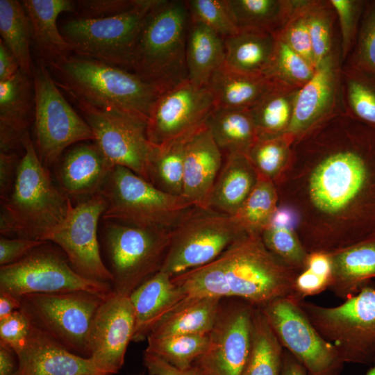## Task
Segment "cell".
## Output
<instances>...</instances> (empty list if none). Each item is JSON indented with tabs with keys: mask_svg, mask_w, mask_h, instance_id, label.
I'll list each match as a JSON object with an SVG mask.
<instances>
[{
	"mask_svg": "<svg viewBox=\"0 0 375 375\" xmlns=\"http://www.w3.org/2000/svg\"><path fill=\"white\" fill-rule=\"evenodd\" d=\"M299 274L266 247L260 234L247 233L212 262L172 278L186 299L231 297L261 307L295 294Z\"/></svg>",
	"mask_w": 375,
	"mask_h": 375,
	"instance_id": "6da1fadb",
	"label": "cell"
},
{
	"mask_svg": "<svg viewBox=\"0 0 375 375\" xmlns=\"http://www.w3.org/2000/svg\"><path fill=\"white\" fill-rule=\"evenodd\" d=\"M47 66L70 98L146 125L152 103L162 92L131 71L76 54Z\"/></svg>",
	"mask_w": 375,
	"mask_h": 375,
	"instance_id": "7a4b0ae2",
	"label": "cell"
},
{
	"mask_svg": "<svg viewBox=\"0 0 375 375\" xmlns=\"http://www.w3.org/2000/svg\"><path fill=\"white\" fill-rule=\"evenodd\" d=\"M22 143L24 153L13 188L1 201L0 233L44 241L66 217L71 200L41 162L28 132Z\"/></svg>",
	"mask_w": 375,
	"mask_h": 375,
	"instance_id": "3957f363",
	"label": "cell"
},
{
	"mask_svg": "<svg viewBox=\"0 0 375 375\" xmlns=\"http://www.w3.org/2000/svg\"><path fill=\"white\" fill-rule=\"evenodd\" d=\"M190 22L186 1L157 0L140 31L131 72L161 92L188 80L185 53Z\"/></svg>",
	"mask_w": 375,
	"mask_h": 375,
	"instance_id": "277c9868",
	"label": "cell"
},
{
	"mask_svg": "<svg viewBox=\"0 0 375 375\" xmlns=\"http://www.w3.org/2000/svg\"><path fill=\"white\" fill-rule=\"evenodd\" d=\"M99 193L107 202L102 220L172 230L194 208L182 196L162 192L122 166L113 167Z\"/></svg>",
	"mask_w": 375,
	"mask_h": 375,
	"instance_id": "5b68a950",
	"label": "cell"
},
{
	"mask_svg": "<svg viewBox=\"0 0 375 375\" xmlns=\"http://www.w3.org/2000/svg\"><path fill=\"white\" fill-rule=\"evenodd\" d=\"M302 312L344 363L375 360V288L367 285L336 306L299 300Z\"/></svg>",
	"mask_w": 375,
	"mask_h": 375,
	"instance_id": "8992f818",
	"label": "cell"
},
{
	"mask_svg": "<svg viewBox=\"0 0 375 375\" xmlns=\"http://www.w3.org/2000/svg\"><path fill=\"white\" fill-rule=\"evenodd\" d=\"M156 2L138 0L131 9L107 17H75L62 24L60 31L74 54L131 72L140 31Z\"/></svg>",
	"mask_w": 375,
	"mask_h": 375,
	"instance_id": "52a82bcc",
	"label": "cell"
},
{
	"mask_svg": "<svg viewBox=\"0 0 375 375\" xmlns=\"http://www.w3.org/2000/svg\"><path fill=\"white\" fill-rule=\"evenodd\" d=\"M103 222V240L112 276V290L129 296L160 271L171 230L137 227L110 220Z\"/></svg>",
	"mask_w": 375,
	"mask_h": 375,
	"instance_id": "ba28073f",
	"label": "cell"
},
{
	"mask_svg": "<svg viewBox=\"0 0 375 375\" xmlns=\"http://www.w3.org/2000/svg\"><path fill=\"white\" fill-rule=\"evenodd\" d=\"M31 325L69 351L88 358L94 315L105 298L86 292L31 293L20 297Z\"/></svg>",
	"mask_w": 375,
	"mask_h": 375,
	"instance_id": "9c48e42d",
	"label": "cell"
},
{
	"mask_svg": "<svg viewBox=\"0 0 375 375\" xmlns=\"http://www.w3.org/2000/svg\"><path fill=\"white\" fill-rule=\"evenodd\" d=\"M34 143L46 167L57 163L65 149L78 142L94 141L92 131L58 89L47 66L40 60L33 71Z\"/></svg>",
	"mask_w": 375,
	"mask_h": 375,
	"instance_id": "30bf717a",
	"label": "cell"
},
{
	"mask_svg": "<svg viewBox=\"0 0 375 375\" xmlns=\"http://www.w3.org/2000/svg\"><path fill=\"white\" fill-rule=\"evenodd\" d=\"M245 233L233 217L196 207L170 231L160 271L174 276L205 265Z\"/></svg>",
	"mask_w": 375,
	"mask_h": 375,
	"instance_id": "8fae6325",
	"label": "cell"
},
{
	"mask_svg": "<svg viewBox=\"0 0 375 375\" xmlns=\"http://www.w3.org/2000/svg\"><path fill=\"white\" fill-rule=\"evenodd\" d=\"M48 242L15 262L0 267V292L17 297L31 293L86 292L106 298L109 283L83 278L71 267L63 253Z\"/></svg>",
	"mask_w": 375,
	"mask_h": 375,
	"instance_id": "7c38bea8",
	"label": "cell"
},
{
	"mask_svg": "<svg viewBox=\"0 0 375 375\" xmlns=\"http://www.w3.org/2000/svg\"><path fill=\"white\" fill-rule=\"evenodd\" d=\"M300 299L293 294L259 308L283 348L303 367L308 375H340L344 362L302 312Z\"/></svg>",
	"mask_w": 375,
	"mask_h": 375,
	"instance_id": "4fadbf2b",
	"label": "cell"
},
{
	"mask_svg": "<svg viewBox=\"0 0 375 375\" xmlns=\"http://www.w3.org/2000/svg\"><path fill=\"white\" fill-rule=\"evenodd\" d=\"M106 207L99 192L78 200L75 205L71 202L65 219L44 241L57 244L83 278L111 285L112 276L102 260L97 238L98 223Z\"/></svg>",
	"mask_w": 375,
	"mask_h": 375,
	"instance_id": "5bb4252c",
	"label": "cell"
},
{
	"mask_svg": "<svg viewBox=\"0 0 375 375\" xmlns=\"http://www.w3.org/2000/svg\"><path fill=\"white\" fill-rule=\"evenodd\" d=\"M90 127L94 142L111 167H126L149 181L148 169L154 147L147 136V125L99 110L71 98Z\"/></svg>",
	"mask_w": 375,
	"mask_h": 375,
	"instance_id": "9a60e30c",
	"label": "cell"
},
{
	"mask_svg": "<svg viewBox=\"0 0 375 375\" xmlns=\"http://www.w3.org/2000/svg\"><path fill=\"white\" fill-rule=\"evenodd\" d=\"M221 307L206 352L194 363L203 375H242L251 347L255 306L236 299Z\"/></svg>",
	"mask_w": 375,
	"mask_h": 375,
	"instance_id": "2e32d148",
	"label": "cell"
},
{
	"mask_svg": "<svg viewBox=\"0 0 375 375\" xmlns=\"http://www.w3.org/2000/svg\"><path fill=\"white\" fill-rule=\"evenodd\" d=\"M215 107L208 85L189 79L161 92L152 103L146 126L149 141L162 144L199 128Z\"/></svg>",
	"mask_w": 375,
	"mask_h": 375,
	"instance_id": "e0dca14e",
	"label": "cell"
},
{
	"mask_svg": "<svg viewBox=\"0 0 375 375\" xmlns=\"http://www.w3.org/2000/svg\"><path fill=\"white\" fill-rule=\"evenodd\" d=\"M134 329L135 313L129 296L112 290L94 315L88 338V358L110 375L118 373Z\"/></svg>",
	"mask_w": 375,
	"mask_h": 375,
	"instance_id": "ac0fdd59",
	"label": "cell"
},
{
	"mask_svg": "<svg viewBox=\"0 0 375 375\" xmlns=\"http://www.w3.org/2000/svg\"><path fill=\"white\" fill-rule=\"evenodd\" d=\"M367 178L366 161L358 151L347 150L332 153L311 174V201L324 212H338L360 194Z\"/></svg>",
	"mask_w": 375,
	"mask_h": 375,
	"instance_id": "d6986e66",
	"label": "cell"
},
{
	"mask_svg": "<svg viewBox=\"0 0 375 375\" xmlns=\"http://www.w3.org/2000/svg\"><path fill=\"white\" fill-rule=\"evenodd\" d=\"M17 355L19 375H110L90 358L73 353L32 326Z\"/></svg>",
	"mask_w": 375,
	"mask_h": 375,
	"instance_id": "ffe728a7",
	"label": "cell"
},
{
	"mask_svg": "<svg viewBox=\"0 0 375 375\" xmlns=\"http://www.w3.org/2000/svg\"><path fill=\"white\" fill-rule=\"evenodd\" d=\"M222 165V152L204 124L192 134L186 147L181 196L195 207L208 209Z\"/></svg>",
	"mask_w": 375,
	"mask_h": 375,
	"instance_id": "44dd1931",
	"label": "cell"
},
{
	"mask_svg": "<svg viewBox=\"0 0 375 375\" xmlns=\"http://www.w3.org/2000/svg\"><path fill=\"white\" fill-rule=\"evenodd\" d=\"M338 72L331 53L316 67L312 78L298 90L286 133H302L331 112L335 101Z\"/></svg>",
	"mask_w": 375,
	"mask_h": 375,
	"instance_id": "7402d4cb",
	"label": "cell"
},
{
	"mask_svg": "<svg viewBox=\"0 0 375 375\" xmlns=\"http://www.w3.org/2000/svg\"><path fill=\"white\" fill-rule=\"evenodd\" d=\"M34 110L32 76L19 69L11 78L0 81V151L23 148Z\"/></svg>",
	"mask_w": 375,
	"mask_h": 375,
	"instance_id": "603a6c76",
	"label": "cell"
},
{
	"mask_svg": "<svg viewBox=\"0 0 375 375\" xmlns=\"http://www.w3.org/2000/svg\"><path fill=\"white\" fill-rule=\"evenodd\" d=\"M112 168L94 142L78 144L60 163L58 186L69 199L90 197L100 192Z\"/></svg>",
	"mask_w": 375,
	"mask_h": 375,
	"instance_id": "cb8c5ba5",
	"label": "cell"
},
{
	"mask_svg": "<svg viewBox=\"0 0 375 375\" xmlns=\"http://www.w3.org/2000/svg\"><path fill=\"white\" fill-rule=\"evenodd\" d=\"M172 278L159 271L129 295L135 313L133 341L147 340L155 325L186 299Z\"/></svg>",
	"mask_w": 375,
	"mask_h": 375,
	"instance_id": "d4e9b609",
	"label": "cell"
},
{
	"mask_svg": "<svg viewBox=\"0 0 375 375\" xmlns=\"http://www.w3.org/2000/svg\"><path fill=\"white\" fill-rule=\"evenodd\" d=\"M28 18L31 42L38 60L47 65L71 54V48L57 24L65 12H75L76 3L71 0L21 1Z\"/></svg>",
	"mask_w": 375,
	"mask_h": 375,
	"instance_id": "484cf974",
	"label": "cell"
},
{
	"mask_svg": "<svg viewBox=\"0 0 375 375\" xmlns=\"http://www.w3.org/2000/svg\"><path fill=\"white\" fill-rule=\"evenodd\" d=\"M258 176L247 155L227 154L211 192L208 209L233 216L247 199Z\"/></svg>",
	"mask_w": 375,
	"mask_h": 375,
	"instance_id": "4316f807",
	"label": "cell"
},
{
	"mask_svg": "<svg viewBox=\"0 0 375 375\" xmlns=\"http://www.w3.org/2000/svg\"><path fill=\"white\" fill-rule=\"evenodd\" d=\"M329 255L332 271L328 290L336 297L345 300L375 278V240Z\"/></svg>",
	"mask_w": 375,
	"mask_h": 375,
	"instance_id": "83f0119b",
	"label": "cell"
},
{
	"mask_svg": "<svg viewBox=\"0 0 375 375\" xmlns=\"http://www.w3.org/2000/svg\"><path fill=\"white\" fill-rule=\"evenodd\" d=\"M276 83L266 76L239 72L224 64L213 73L207 85L216 107L251 109Z\"/></svg>",
	"mask_w": 375,
	"mask_h": 375,
	"instance_id": "f1b7e54d",
	"label": "cell"
},
{
	"mask_svg": "<svg viewBox=\"0 0 375 375\" xmlns=\"http://www.w3.org/2000/svg\"><path fill=\"white\" fill-rule=\"evenodd\" d=\"M225 65L235 71L264 75L270 65L276 42V34L258 28H242L224 39Z\"/></svg>",
	"mask_w": 375,
	"mask_h": 375,
	"instance_id": "f546056e",
	"label": "cell"
},
{
	"mask_svg": "<svg viewBox=\"0 0 375 375\" xmlns=\"http://www.w3.org/2000/svg\"><path fill=\"white\" fill-rule=\"evenodd\" d=\"M222 299L207 297L185 299L155 325L147 338L210 333Z\"/></svg>",
	"mask_w": 375,
	"mask_h": 375,
	"instance_id": "4dcf8cb0",
	"label": "cell"
},
{
	"mask_svg": "<svg viewBox=\"0 0 375 375\" xmlns=\"http://www.w3.org/2000/svg\"><path fill=\"white\" fill-rule=\"evenodd\" d=\"M185 56L188 79L207 85L213 73L225 64L224 38L203 24L190 19Z\"/></svg>",
	"mask_w": 375,
	"mask_h": 375,
	"instance_id": "1f68e13d",
	"label": "cell"
},
{
	"mask_svg": "<svg viewBox=\"0 0 375 375\" xmlns=\"http://www.w3.org/2000/svg\"><path fill=\"white\" fill-rule=\"evenodd\" d=\"M205 124L215 143L226 153L247 154L258 140V133L250 109L215 107Z\"/></svg>",
	"mask_w": 375,
	"mask_h": 375,
	"instance_id": "d6a6232c",
	"label": "cell"
},
{
	"mask_svg": "<svg viewBox=\"0 0 375 375\" xmlns=\"http://www.w3.org/2000/svg\"><path fill=\"white\" fill-rule=\"evenodd\" d=\"M197 128L154 145L148 169L149 182L164 192L181 196L185 149Z\"/></svg>",
	"mask_w": 375,
	"mask_h": 375,
	"instance_id": "836d02e7",
	"label": "cell"
},
{
	"mask_svg": "<svg viewBox=\"0 0 375 375\" xmlns=\"http://www.w3.org/2000/svg\"><path fill=\"white\" fill-rule=\"evenodd\" d=\"M299 89L276 82L250 109L258 138L278 137L286 133Z\"/></svg>",
	"mask_w": 375,
	"mask_h": 375,
	"instance_id": "e575fe53",
	"label": "cell"
},
{
	"mask_svg": "<svg viewBox=\"0 0 375 375\" xmlns=\"http://www.w3.org/2000/svg\"><path fill=\"white\" fill-rule=\"evenodd\" d=\"M283 348L259 307L253 315L249 356L242 375H281Z\"/></svg>",
	"mask_w": 375,
	"mask_h": 375,
	"instance_id": "d590c367",
	"label": "cell"
},
{
	"mask_svg": "<svg viewBox=\"0 0 375 375\" xmlns=\"http://www.w3.org/2000/svg\"><path fill=\"white\" fill-rule=\"evenodd\" d=\"M1 40L17 59L20 69L32 76L34 65L30 47L31 28L21 1L0 0Z\"/></svg>",
	"mask_w": 375,
	"mask_h": 375,
	"instance_id": "8d00e7d4",
	"label": "cell"
},
{
	"mask_svg": "<svg viewBox=\"0 0 375 375\" xmlns=\"http://www.w3.org/2000/svg\"><path fill=\"white\" fill-rule=\"evenodd\" d=\"M226 3L239 29H264L275 34L285 23L294 6V1L226 0Z\"/></svg>",
	"mask_w": 375,
	"mask_h": 375,
	"instance_id": "74e56055",
	"label": "cell"
},
{
	"mask_svg": "<svg viewBox=\"0 0 375 375\" xmlns=\"http://www.w3.org/2000/svg\"><path fill=\"white\" fill-rule=\"evenodd\" d=\"M147 340L145 352L156 355L181 369H185L192 367L206 352L209 333L148 338Z\"/></svg>",
	"mask_w": 375,
	"mask_h": 375,
	"instance_id": "f35d334b",
	"label": "cell"
},
{
	"mask_svg": "<svg viewBox=\"0 0 375 375\" xmlns=\"http://www.w3.org/2000/svg\"><path fill=\"white\" fill-rule=\"evenodd\" d=\"M277 195L272 180L258 176L253 189L232 217L247 233L261 234L276 210Z\"/></svg>",
	"mask_w": 375,
	"mask_h": 375,
	"instance_id": "ab89813d",
	"label": "cell"
},
{
	"mask_svg": "<svg viewBox=\"0 0 375 375\" xmlns=\"http://www.w3.org/2000/svg\"><path fill=\"white\" fill-rule=\"evenodd\" d=\"M349 109L360 122L375 128V74L350 65L344 69Z\"/></svg>",
	"mask_w": 375,
	"mask_h": 375,
	"instance_id": "60d3db41",
	"label": "cell"
},
{
	"mask_svg": "<svg viewBox=\"0 0 375 375\" xmlns=\"http://www.w3.org/2000/svg\"><path fill=\"white\" fill-rule=\"evenodd\" d=\"M315 71V67L310 62L276 36L266 76L285 85L300 88L312 78Z\"/></svg>",
	"mask_w": 375,
	"mask_h": 375,
	"instance_id": "b9f144b4",
	"label": "cell"
},
{
	"mask_svg": "<svg viewBox=\"0 0 375 375\" xmlns=\"http://www.w3.org/2000/svg\"><path fill=\"white\" fill-rule=\"evenodd\" d=\"M266 247L297 272L306 269L309 253L292 230L267 226L260 234Z\"/></svg>",
	"mask_w": 375,
	"mask_h": 375,
	"instance_id": "7bdbcfd3",
	"label": "cell"
},
{
	"mask_svg": "<svg viewBox=\"0 0 375 375\" xmlns=\"http://www.w3.org/2000/svg\"><path fill=\"white\" fill-rule=\"evenodd\" d=\"M247 156L258 176L272 180L278 174L287 160V141L282 135L258 138Z\"/></svg>",
	"mask_w": 375,
	"mask_h": 375,
	"instance_id": "ee69618b",
	"label": "cell"
},
{
	"mask_svg": "<svg viewBox=\"0 0 375 375\" xmlns=\"http://www.w3.org/2000/svg\"><path fill=\"white\" fill-rule=\"evenodd\" d=\"M186 3L191 19L203 24L224 39L239 32L226 0H189Z\"/></svg>",
	"mask_w": 375,
	"mask_h": 375,
	"instance_id": "f6af8a7d",
	"label": "cell"
},
{
	"mask_svg": "<svg viewBox=\"0 0 375 375\" xmlns=\"http://www.w3.org/2000/svg\"><path fill=\"white\" fill-rule=\"evenodd\" d=\"M308 2L294 1L288 19L276 35L316 69L306 17Z\"/></svg>",
	"mask_w": 375,
	"mask_h": 375,
	"instance_id": "bcb514c9",
	"label": "cell"
},
{
	"mask_svg": "<svg viewBox=\"0 0 375 375\" xmlns=\"http://www.w3.org/2000/svg\"><path fill=\"white\" fill-rule=\"evenodd\" d=\"M321 3L308 1L306 17L316 67L331 53V20Z\"/></svg>",
	"mask_w": 375,
	"mask_h": 375,
	"instance_id": "7dc6e473",
	"label": "cell"
},
{
	"mask_svg": "<svg viewBox=\"0 0 375 375\" xmlns=\"http://www.w3.org/2000/svg\"><path fill=\"white\" fill-rule=\"evenodd\" d=\"M351 65L375 74V1L365 6Z\"/></svg>",
	"mask_w": 375,
	"mask_h": 375,
	"instance_id": "c3c4849f",
	"label": "cell"
},
{
	"mask_svg": "<svg viewBox=\"0 0 375 375\" xmlns=\"http://www.w3.org/2000/svg\"><path fill=\"white\" fill-rule=\"evenodd\" d=\"M339 20L343 57L346 56L353 43L362 2L353 0H331L329 1Z\"/></svg>",
	"mask_w": 375,
	"mask_h": 375,
	"instance_id": "681fc988",
	"label": "cell"
},
{
	"mask_svg": "<svg viewBox=\"0 0 375 375\" xmlns=\"http://www.w3.org/2000/svg\"><path fill=\"white\" fill-rule=\"evenodd\" d=\"M31 326L27 317L20 310L13 312L0 319V343L17 353L27 340Z\"/></svg>",
	"mask_w": 375,
	"mask_h": 375,
	"instance_id": "f907efd6",
	"label": "cell"
},
{
	"mask_svg": "<svg viewBox=\"0 0 375 375\" xmlns=\"http://www.w3.org/2000/svg\"><path fill=\"white\" fill-rule=\"evenodd\" d=\"M76 17L100 18L119 15L136 5L138 0L76 1Z\"/></svg>",
	"mask_w": 375,
	"mask_h": 375,
	"instance_id": "816d5d0a",
	"label": "cell"
},
{
	"mask_svg": "<svg viewBox=\"0 0 375 375\" xmlns=\"http://www.w3.org/2000/svg\"><path fill=\"white\" fill-rule=\"evenodd\" d=\"M47 242L27 238H9L1 235L0 238V265L17 262L36 247Z\"/></svg>",
	"mask_w": 375,
	"mask_h": 375,
	"instance_id": "f5cc1de1",
	"label": "cell"
},
{
	"mask_svg": "<svg viewBox=\"0 0 375 375\" xmlns=\"http://www.w3.org/2000/svg\"><path fill=\"white\" fill-rule=\"evenodd\" d=\"M21 158L15 151H0V200L10 194L17 176Z\"/></svg>",
	"mask_w": 375,
	"mask_h": 375,
	"instance_id": "db71d44e",
	"label": "cell"
},
{
	"mask_svg": "<svg viewBox=\"0 0 375 375\" xmlns=\"http://www.w3.org/2000/svg\"><path fill=\"white\" fill-rule=\"evenodd\" d=\"M330 278L319 276L306 269L297 276L295 285V294L301 299L319 294L328 289Z\"/></svg>",
	"mask_w": 375,
	"mask_h": 375,
	"instance_id": "11a10c76",
	"label": "cell"
},
{
	"mask_svg": "<svg viewBox=\"0 0 375 375\" xmlns=\"http://www.w3.org/2000/svg\"><path fill=\"white\" fill-rule=\"evenodd\" d=\"M143 363L149 375H203L200 369L193 365L192 367L181 369L161 358L144 352Z\"/></svg>",
	"mask_w": 375,
	"mask_h": 375,
	"instance_id": "9f6ffc18",
	"label": "cell"
},
{
	"mask_svg": "<svg viewBox=\"0 0 375 375\" xmlns=\"http://www.w3.org/2000/svg\"><path fill=\"white\" fill-rule=\"evenodd\" d=\"M20 69L19 63L3 42L0 40V81H5Z\"/></svg>",
	"mask_w": 375,
	"mask_h": 375,
	"instance_id": "6f0895ef",
	"label": "cell"
},
{
	"mask_svg": "<svg viewBox=\"0 0 375 375\" xmlns=\"http://www.w3.org/2000/svg\"><path fill=\"white\" fill-rule=\"evenodd\" d=\"M306 269L331 281L332 265L330 255L322 252L309 253Z\"/></svg>",
	"mask_w": 375,
	"mask_h": 375,
	"instance_id": "680465c9",
	"label": "cell"
},
{
	"mask_svg": "<svg viewBox=\"0 0 375 375\" xmlns=\"http://www.w3.org/2000/svg\"><path fill=\"white\" fill-rule=\"evenodd\" d=\"M19 369L17 353L0 343V375H19Z\"/></svg>",
	"mask_w": 375,
	"mask_h": 375,
	"instance_id": "91938a15",
	"label": "cell"
},
{
	"mask_svg": "<svg viewBox=\"0 0 375 375\" xmlns=\"http://www.w3.org/2000/svg\"><path fill=\"white\" fill-rule=\"evenodd\" d=\"M298 222V215L294 210L281 207L276 208L268 226L283 227L292 231L297 225Z\"/></svg>",
	"mask_w": 375,
	"mask_h": 375,
	"instance_id": "94428289",
	"label": "cell"
},
{
	"mask_svg": "<svg viewBox=\"0 0 375 375\" xmlns=\"http://www.w3.org/2000/svg\"><path fill=\"white\" fill-rule=\"evenodd\" d=\"M19 297L12 294L0 292V319L20 309Z\"/></svg>",
	"mask_w": 375,
	"mask_h": 375,
	"instance_id": "6125c7cd",
	"label": "cell"
},
{
	"mask_svg": "<svg viewBox=\"0 0 375 375\" xmlns=\"http://www.w3.org/2000/svg\"><path fill=\"white\" fill-rule=\"evenodd\" d=\"M281 375H308L303 367L283 349Z\"/></svg>",
	"mask_w": 375,
	"mask_h": 375,
	"instance_id": "be15d7a7",
	"label": "cell"
},
{
	"mask_svg": "<svg viewBox=\"0 0 375 375\" xmlns=\"http://www.w3.org/2000/svg\"><path fill=\"white\" fill-rule=\"evenodd\" d=\"M365 375H375V360L372 363V366L368 369Z\"/></svg>",
	"mask_w": 375,
	"mask_h": 375,
	"instance_id": "e7e4bbea",
	"label": "cell"
}]
</instances>
